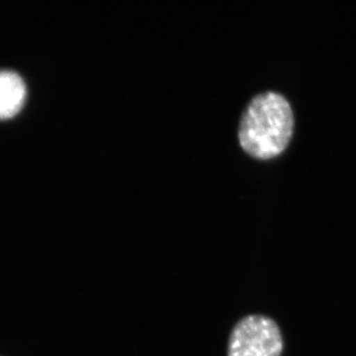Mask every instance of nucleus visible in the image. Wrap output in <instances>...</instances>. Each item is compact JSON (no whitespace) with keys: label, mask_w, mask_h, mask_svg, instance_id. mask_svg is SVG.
<instances>
[{"label":"nucleus","mask_w":356,"mask_h":356,"mask_svg":"<svg viewBox=\"0 0 356 356\" xmlns=\"http://www.w3.org/2000/svg\"><path fill=\"white\" fill-rule=\"evenodd\" d=\"M294 115L289 101L278 92H264L249 103L238 126L241 148L254 159L282 155L293 136Z\"/></svg>","instance_id":"f257e3e1"},{"label":"nucleus","mask_w":356,"mask_h":356,"mask_svg":"<svg viewBox=\"0 0 356 356\" xmlns=\"http://www.w3.org/2000/svg\"><path fill=\"white\" fill-rule=\"evenodd\" d=\"M282 348L277 323L262 315L243 317L229 337V356H282Z\"/></svg>","instance_id":"f03ea898"},{"label":"nucleus","mask_w":356,"mask_h":356,"mask_svg":"<svg viewBox=\"0 0 356 356\" xmlns=\"http://www.w3.org/2000/svg\"><path fill=\"white\" fill-rule=\"evenodd\" d=\"M26 86L13 72L0 71V120L13 118L26 101Z\"/></svg>","instance_id":"7ed1b4c3"}]
</instances>
